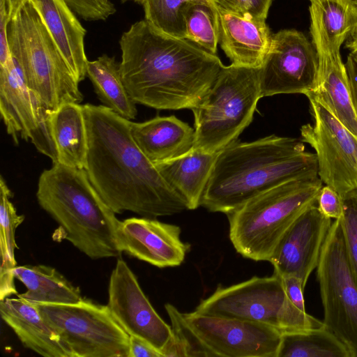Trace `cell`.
Returning <instances> with one entry per match:
<instances>
[{
	"label": "cell",
	"mask_w": 357,
	"mask_h": 357,
	"mask_svg": "<svg viewBox=\"0 0 357 357\" xmlns=\"http://www.w3.org/2000/svg\"><path fill=\"white\" fill-rule=\"evenodd\" d=\"M83 106L88 132L84 169L114 213L156 218L188 209L136 144L130 120L103 105Z\"/></svg>",
	"instance_id": "6da1fadb"
},
{
	"label": "cell",
	"mask_w": 357,
	"mask_h": 357,
	"mask_svg": "<svg viewBox=\"0 0 357 357\" xmlns=\"http://www.w3.org/2000/svg\"><path fill=\"white\" fill-rule=\"evenodd\" d=\"M119 45V67L129 95L136 104L156 109H192L223 67L216 54L162 33L145 20L123 32Z\"/></svg>",
	"instance_id": "7a4b0ae2"
},
{
	"label": "cell",
	"mask_w": 357,
	"mask_h": 357,
	"mask_svg": "<svg viewBox=\"0 0 357 357\" xmlns=\"http://www.w3.org/2000/svg\"><path fill=\"white\" fill-rule=\"evenodd\" d=\"M310 174H318L317 155L305 151L301 138L236 140L219 151L200 206L227 214L278 184Z\"/></svg>",
	"instance_id": "3957f363"
},
{
	"label": "cell",
	"mask_w": 357,
	"mask_h": 357,
	"mask_svg": "<svg viewBox=\"0 0 357 357\" xmlns=\"http://www.w3.org/2000/svg\"><path fill=\"white\" fill-rule=\"evenodd\" d=\"M36 198L59 225V231L92 259L118 257L120 220L95 189L84 169L59 162L44 169Z\"/></svg>",
	"instance_id": "277c9868"
},
{
	"label": "cell",
	"mask_w": 357,
	"mask_h": 357,
	"mask_svg": "<svg viewBox=\"0 0 357 357\" xmlns=\"http://www.w3.org/2000/svg\"><path fill=\"white\" fill-rule=\"evenodd\" d=\"M322 184L318 174L296 177L255 196L226 214L229 237L236 252L256 261H269L294 222L317 204Z\"/></svg>",
	"instance_id": "5b68a950"
},
{
	"label": "cell",
	"mask_w": 357,
	"mask_h": 357,
	"mask_svg": "<svg viewBox=\"0 0 357 357\" xmlns=\"http://www.w3.org/2000/svg\"><path fill=\"white\" fill-rule=\"evenodd\" d=\"M8 40L26 85L47 112L83 100L79 82L30 0L10 20Z\"/></svg>",
	"instance_id": "8992f818"
},
{
	"label": "cell",
	"mask_w": 357,
	"mask_h": 357,
	"mask_svg": "<svg viewBox=\"0 0 357 357\" xmlns=\"http://www.w3.org/2000/svg\"><path fill=\"white\" fill-rule=\"evenodd\" d=\"M260 98L259 68L223 66L211 87L191 109L193 148L214 153L236 141L252 122Z\"/></svg>",
	"instance_id": "52a82bcc"
},
{
	"label": "cell",
	"mask_w": 357,
	"mask_h": 357,
	"mask_svg": "<svg viewBox=\"0 0 357 357\" xmlns=\"http://www.w3.org/2000/svg\"><path fill=\"white\" fill-rule=\"evenodd\" d=\"M36 304L74 357H128L130 335L107 305L84 298L74 304Z\"/></svg>",
	"instance_id": "ba28073f"
},
{
	"label": "cell",
	"mask_w": 357,
	"mask_h": 357,
	"mask_svg": "<svg viewBox=\"0 0 357 357\" xmlns=\"http://www.w3.org/2000/svg\"><path fill=\"white\" fill-rule=\"evenodd\" d=\"M317 276L323 322L357 357V281L347 259L340 220H335L324 243Z\"/></svg>",
	"instance_id": "9c48e42d"
},
{
	"label": "cell",
	"mask_w": 357,
	"mask_h": 357,
	"mask_svg": "<svg viewBox=\"0 0 357 357\" xmlns=\"http://www.w3.org/2000/svg\"><path fill=\"white\" fill-rule=\"evenodd\" d=\"M307 98L314 124L301 126V139L315 151L322 183L343 197L357 188V137L323 104Z\"/></svg>",
	"instance_id": "30bf717a"
},
{
	"label": "cell",
	"mask_w": 357,
	"mask_h": 357,
	"mask_svg": "<svg viewBox=\"0 0 357 357\" xmlns=\"http://www.w3.org/2000/svg\"><path fill=\"white\" fill-rule=\"evenodd\" d=\"M319 59L312 44L301 31L283 29L271 37L259 68L261 97L314 91Z\"/></svg>",
	"instance_id": "8fae6325"
},
{
	"label": "cell",
	"mask_w": 357,
	"mask_h": 357,
	"mask_svg": "<svg viewBox=\"0 0 357 357\" xmlns=\"http://www.w3.org/2000/svg\"><path fill=\"white\" fill-rule=\"evenodd\" d=\"M286 302L282 278L273 273L269 277L254 276L227 287L220 285L195 311L211 317L256 322L281 332Z\"/></svg>",
	"instance_id": "7c38bea8"
},
{
	"label": "cell",
	"mask_w": 357,
	"mask_h": 357,
	"mask_svg": "<svg viewBox=\"0 0 357 357\" xmlns=\"http://www.w3.org/2000/svg\"><path fill=\"white\" fill-rule=\"evenodd\" d=\"M0 112L7 133L16 144L19 137L29 141L52 163L57 162L50 112L26 85L13 57L0 66Z\"/></svg>",
	"instance_id": "4fadbf2b"
},
{
	"label": "cell",
	"mask_w": 357,
	"mask_h": 357,
	"mask_svg": "<svg viewBox=\"0 0 357 357\" xmlns=\"http://www.w3.org/2000/svg\"><path fill=\"white\" fill-rule=\"evenodd\" d=\"M183 315L213 356L278 357L282 333L275 328L195 311Z\"/></svg>",
	"instance_id": "5bb4252c"
},
{
	"label": "cell",
	"mask_w": 357,
	"mask_h": 357,
	"mask_svg": "<svg viewBox=\"0 0 357 357\" xmlns=\"http://www.w3.org/2000/svg\"><path fill=\"white\" fill-rule=\"evenodd\" d=\"M107 306L129 335L144 340L162 354L172 337V327L154 310L135 275L121 258L109 278Z\"/></svg>",
	"instance_id": "9a60e30c"
},
{
	"label": "cell",
	"mask_w": 357,
	"mask_h": 357,
	"mask_svg": "<svg viewBox=\"0 0 357 357\" xmlns=\"http://www.w3.org/2000/svg\"><path fill=\"white\" fill-rule=\"evenodd\" d=\"M331 220L320 212L317 204L305 211L285 233L269 260L274 273L280 277L295 275L305 287L318 266Z\"/></svg>",
	"instance_id": "2e32d148"
},
{
	"label": "cell",
	"mask_w": 357,
	"mask_h": 357,
	"mask_svg": "<svg viewBox=\"0 0 357 357\" xmlns=\"http://www.w3.org/2000/svg\"><path fill=\"white\" fill-rule=\"evenodd\" d=\"M179 226L155 218H130L120 221L117 245L120 252L158 268L181 265L190 250L182 241Z\"/></svg>",
	"instance_id": "e0dca14e"
},
{
	"label": "cell",
	"mask_w": 357,
	"mask_h": 357,
	"mask_svg": "<svg viewBox=\"0 0 357 357\" xmlns=\"http://www.w3.org/2000/svg\"><path fill=\"white\" fill-rule=\"evenodd\" d=\"M221 47L231 63L259 68L268 52L272 36L266 20L245 15L217 3Z\"/></svg>",
	"instance_id": "ac0fdd59"
},
{
	"label": "cell",
	"mask_w": 357,
	"mask_h": 357,
	"mask_svg": "<svg viewBox=\"0 0 357 357\" xmlns=\"http://www.w3.org/2000/svg\"><path fill=\"white\" fill-rule=\"evenodd\" d=\"M0 314L25 347L45 357H74L36 303L7 297L0 301Z\"/></svg>",
	"instance_id": "d6986e66"
},
{
	"label": "cell",
	"mask_w": 357,
	"mask_h": 357,
	"mask_svg": "<svg viewBox=\"0 0 357 357\" xmlns=\"http://www.w3.org/2000/svg\"><path fill=\"white\" fill-rule=\"evenodd\" d=\"M131 133L141 151L154 164L183 155L195 144V129L173 115L157 116L140 123L131 121Z\"/></svg>",
	"instance_id": "ffe728a7"
},
{
	"label": "cell",
	"mask_w": 357,
	"mask_h": 357,
	"mask_svg": "<svg viewBox=\"0 0 357 357\" xmlns=\"http://www.w3.org/2000/svg\"><path fill=\"white\" fill-rule=\"evenodd\" d=\"M41 16L76 80L86 77V30L64 0H30Z\"/></svg>",
	"instance_id": "44dd1931"
},
{
	"label": "cell",
	"mask_w": 357,
	"mask_h": 357,
	"mask_svg": "<svg viewBox=\"0 0 357 357\" xmlns=\"http://www.w3.org/2000/svg\"><path fill=\"white\" fill-rule=\"evenodd\" d=\"M310 2V33L317 55L340 53L357 23V3L354 0Z\"/></svg>",
	"instance_id": "7402d4cb"
},
{
	"label": "cell",
	"mask_w": 357,
	"mask_h": 357,
	"mask_svg": "<svg viewBox=\"0 0 357 357\" xmlns=\"http://www.w3.org/2000/svg\"><path fill=\"white\" fill-rule=\"evenodd\" d=\"M318 80L314 92L307 94L323 104L357 137V114L353 105L349 77L341 54L318 56Z\"/></svg>",
	"instance_id": "603a6c76"
},
{
	"label": "cell",
	"mask_w": 357,
	"mask_h": 357,
	"mask_svg": "<svg viewBox=\"0 0 357 357\" xmlns=\"http://www.w3.org/2000/svg\"><path fill=\"white\" fill-rule=\"evenodd\" d=\"M218 153L192 148L178 158L155 164L158 170L185 200L188 210L198 208Z\"/></svg>",
	"instance_id": "cb8c5ba5"
},
{
	"label": "cell",
	"mask_w": 357,
	"mask_h": 357,
	"mask_svg": "<svg viewBox=\"0 0 357 357\" xmlns=\"http://www.w3.org/2000/svg\"><path fill=\"white\" fill-rule=\"evenodd\" d=\"M49 123L57 162L85 169L88 153V132L84 106L66 102L50 112Z\"/></svg>",
	"instance_id": "d4e9b609"
},
{
	"label": "cell",
	"mask_w": 357,
	"mask_h": 357,
	"mask_svg": "<svg viewBox=\"0 0 357 357\" xmlns=\"http://www.w3.org/2000/svg\"><path fill=\"white\" fill-rule=\"evenodd\" d=\"M14 276L26 288L17 297L33 303L74 304L84 299L79 287L49 266H17Z\"/></svg>",
	"instance_id": "484cf974"
},
{
	"label": "cell",
	"mask_w": 357,
	"mask_h": 357,
	"mask_svg": "<svg viewBox=\"0 0 357 357\" xmlns=\"http://www.w3.org/2000/svg\"><path fill=\"white\" fill-rule=\"evenodd\" d=\"M86 76L103 105L127 119H135L136 102L125 86L119 63L114 57L103 54L96 60L89 61Z\"/></svg>",
	"instance_id": "4316f807"
},
{
	"label": "cell",
	"mask_w": 357,
	"mask_h": 357,
	"mask_svg": "<svg viewBox=\"0 0 357 357\" xmlns=\"http://www.w3.org/2000/svg\"><path fill=\"white\" fill-rule=\"evenodd\" d=\"M13 196L3 177H0V301L17 294L14 283V269L17 266L15 250V231L23 222L24 216L18 215L10 201Z\"/></svg>",
	"instance_id": "83f0119b"
},
{
	"label": "cell",
	"mask_w": 357,
	"mask_h": 357,
	"mask_svg": "<svg viewBox=\"0 0 357 357\" xmlns=\"http://www.w3.org/2000/svg\"><path fill=\"white\" fill-rule=\"evenodd\" d=\"M278 357H351L347 347L326 326L282 333Z\"/></svg>",
	"instance_id": "f1b7e54d"
},
{
	"label": "cell",
	"mask_w": 357,
	"mask_h": 357,
	"mask_svg": "<svg viewBox=\"0 0 357 357\" xmlns=\"http://www.w3.org/2000/svg\"><path fill=\"white\" fill-rule=\"evenodd\" d=\"M185 39L204 50L215 54L220 40V17L215 2L199 1L189 3L183 10Z\"/></svg>",
	"instance_id": "f546056e"
},
{
	"label": "cell",
	"mask_w": 357,
	"mask_h": 357,
	"mask_svg": "<svg viewBox=\"0 0 357 357\" xmlns=\"http://www.w3.org/2000/svg\"><path fill=\"white\" fill-rule=\"evenodd\" d=\"M172 323V335L163 350V357L213 356L188 324L183 313L170 303L165 305Z\"/></svg>",
	"instance_id": "4dcf8cb0"
},
{
	"label": "cell",
	"mask_w": 357,
	"mask_h": 357,
	"mask_svg": "<svg viewBox=\"0 0 357 357\" xmlns=\"http://www.w3.org/2000/svg\"><path fill=\"white\" fill-rule=\"evenodd\" d=\"M146 20L158 31L185 39L183 10L190 2L212 0H141Z\"/></svg>",
	"instance_id": "1f68e13d"
},
{
	"label": "cell",
	"mask_w": 357,
	"mask_h": 357,
	"mask_svg": "<svg viewBox=\"0 0 357 357\" xmlns=\"http://www.w3.org/2000/svg\"><path fill=\"white\" fill-rule=\"evenodd\" d=\"M342 199L341 228L349 264L357 281V188L347 192Z\"/></svg>",
	"instance_id": "d6a6232c"
},
{
	"label": "cell",
	"mask_w": 357,
	"mask_h": 357,
	"mask_svg": "<svg viewBox=\"0 0 357 357\" xmlns=\"http://www.w3.org/2000/svg\"><path fill=\"white\" fill-rule=\"evenodd\" d=\"M72 10L85 20H105L116 12L110 0H64Z\"/></svg>",
	"instance_id": "836d02e7"
},
{
	"label": "cell",
	"mask_w": 357,
	"mask_h": 357,
	"mask_svg": "<svg viewBox=\"0 0 357 357\" xmlns=\"http://www.w3.org/2000/svg\"><path fill=\"white\" fill-rule=\"evenodd\" d=\"M317 205L320 212L331 219H340L343 215V199L335 190L328 185L321 187Z\"/></svg>",
	"instance_id": "e575fe53"
},
{
	"label": "cell",
	"mask_w": 357,
	"mask_h": 357,
	"mask_svg": "<svg viewBox=\"0 0 357 357\" xmlns=\"http://www.w3.org/2000/svg\"><path fill=\"white\" fill-rule=\"evenodd\" d=\"M272 0H227V8L243 15L266 20Z\"/></svg>",
	"instance_id": "d590c367"
},
{
	"label": "cell",
	"mask_w": 357,
	"mask_h": 357,
	"mask_svg": "<svg viewBox=\"0 0 357 357\" xmlns=\"http://www.w3.org/2000/svg\"><path fill=\"white\" fill-rule=\"evenodd\" d=\"M9 21L6 0H0V66H5L12 57L8 40Z\"/></svg>",
	"instance_id": "8d00e7d4"
},
{
	"label": "cell",
	"mask_w": 357,
	"mask_h": 357,
	"mask_svg": "<svg viewBox=\"0 0 357 357\" xmlns=\"http://www.w3.org/2000/svg\"><path fill=\"white\" fill-rule=\"evenodd\" d=\"M128 357H162V355L144 340L130 335Z\"/></svg>",
	"instance_id": "74e56055"
},
{
	"label": "cell",
	"mask_w": 357,
	"mask_h": 357,
	"mask_svg": "<svg viewBox=\"0 0 357 357\" xmlns=\"http://www.w3.org/2000/svg\"><path fill=\"white\" fill-rule=\"evenodd\" d=\"M353 105L357 114V53H350L345 63Z\"/></svg>",
	"instance_id": "f35d334b"
},
{
	"label": "cell",
	"mask_w": 357,
	"mask_h": 357,
	"mask_svg": "<svg viewBox=\"0 0 357 357\" xmlns=\"http://www.w3.org/2000/svg\"><path fill=\"white\" fill-rule=\"evenodd\" d=\"M29 0H6V8L10 20L17 13L18 9Z\"/></svg>",
	"instance_id": "ab89813d"
},
{
	"label": "cell",
	"mask_w": 357,
	"mask_h": 357,
	"mask_svg": "<svg viewBox=\"0 0 357 357\" xmlns=\"http://www.w3.org/2000/svg\"><path fill=\"white\" fill-rule=\"evenodd\" d=\"M345 47L349 49L351 53H357V23L347 40Z\"/></svg>",
	"instance_id": "60d3db41"
},
{
	"label": "cell",
	"mask_w": 357,
	"mask_h": 357,
	"mask_svg": "<svg viewBox=\"0 0 357 357\" xmlns=\"http://www.w3.org/2000/svg\"><path fill=\"white\" fill-rule=\"evenodd\" d=\"M215 3L222 6H226L227 0H213Z\"/></svg>",
	"instance_id": "b9f144b4"
},
{
	"label": "cell",
	"mask_w": 357,
	"mask_h": 357,
	"mask_svg": "<svg viewBox=\"0 0 357 357\" xmlns=\"http://www.w3.org/2000/svg\"><path fill=\"white\" fill-rule=\"evenodd\" d=\"M357 3V0H354Z\"/></svg>",
	"instance_id": "7bdbcfd3"
}]
</instances>
